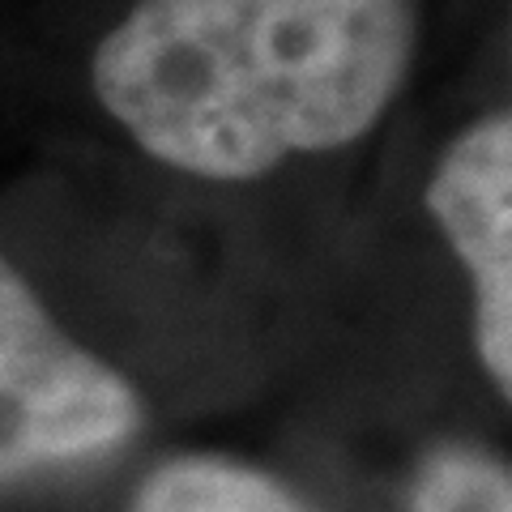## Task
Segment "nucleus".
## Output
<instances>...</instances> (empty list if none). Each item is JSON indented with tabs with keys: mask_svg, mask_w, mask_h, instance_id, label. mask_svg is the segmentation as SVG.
<instances>
[{
	"mask_svg": "<svg viewBox=\"0 0 512 512\" xmlns=\"http://www.w3.org/2000/svg\"><path fill=\"white\" fill-rule=\"evenodd\" d=\"M146 423L124 367L60 325L0 252V487L120 453Z\"/></svg>",
	"mask_w": 512,
	"mask_h": 512,
	"instance_id": "obj_2",
	"label": "nucleus"
},
{
	"mask_svg": "<svg viewBox=\"0 0 512 512\" xmlns=\"http://www.w3.org/2000/svg\"><path fill=\"white\" fill-rule=\"evenodd\" d=\"M128 512H316L269 470L227 453H180L141 478Z\"/></svg>",
	"mask_w": 512,
	"mask_h": 512,
	"instance_id": "obj_4",
	"label": "nucleus"
},
{
	"mask_svg": "<svg viewBox=\"0 0 512 512\" xmlns=\"http://www.w3.org/2000/svg\"><path fill=\"white\" fill-rule=\"evenodd\" d=\"M423 35V0H133L94 43L90 94L154 167L256 184L376 133Z\"/></svg>",
	"mask_w": 512,
	"mask_h": 512,
	"instance_id": "obj_1",
	"label": "nucleus"
},
{
	"mask_svg": "<svg viewBox=\"0 0 512 512\" xmlns=\"http://www.w3.org/2000/svg\"><path fill=\"white\" fill-rule=\"evenodd\" d=\"M423 205L470 291L478 372L512 393V111L487 107L444 141L427 171Z\"/></svg>",
	"mask_w": 512,
	"mask_h": 512,
	"instance_id": "obj_3",
	"label": "nucleus"
},
{
	"mask_svg": "<svg viewBox=\"0 0 512 512\" xmlns=\"http://www.w3.org/2000/svg\"><path fill=\"white\" fill-rule=\"evenodd\" d=\"M410 512H512L508 466L474 444H444L414 474Z\"/></svg>",
	"mask_w": 512,
	"mask_h": 512,
	"instance_id": "obj_5",
	"label": "nucleus"
}]
</instances>
